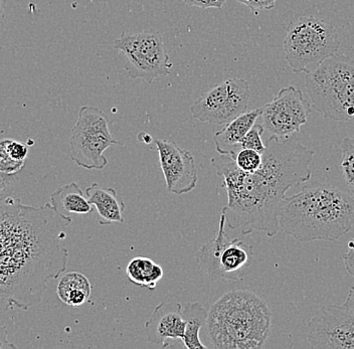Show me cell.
Instances as JSON below:
<instances>
[{"label": "cell", "mask_w": 354, "mask_h": 349, "mask_svg": "<svg viewBox=\"0 0 354 349\" xmlns=\"http://www.w3.org/2000/svg\"><path fill=\"white\" fill-rule=\"evenodd\" d=\"M71 223L52 203L0 198V312L39 304L48 282L64 274L68 252L62 242Z\"/></svg>", "instance_id": "6da1fadb"}, {"label": "cell", "mask_w": 354, "mask_h": 349, "mask_svg": "<svg viewBox=\"0 0 354 349\" xmlns=\"http://www.w3.org/2000/svg\"><path fill=\"white\" fill-rule=\"evenodd\" d=\"M313 158V150L294 136L268 139L262 165L253 173L239 169L232 154L212 158V169L223 178L227 191V205L221 209L225 225L243 235L262 232L275 237L286 192L310 180Z\"/></svg>", "instance_id": "7a4b0ae2"}, {"label": "cell", "mask_w": 354, "mask_h": 349, "mask_svg": "<svg viewBox=\"0 0 354 349\" xmlns=\"http://www.w3.org/2000/svg\"><path fill=\"white\" fill-rule=\"evenodd\" d=\"M279 225L285 234L300 243L336 240L353 229L354 200L332 185H307L286 196Z\"/></svg>", "instance_id": "3957f363"}, {"label": "cell", "mask_w": 354, "mask_h": 349, "mask_svg": "<svg viewBox=\"0 0 354 349\" xmlns=\"http://www.w3.org/2000/svg\"><path fill=\"white\" fill-rule=\"evenodd\" d=\"M272 311L257 294L230 291L212 305L207 333L216 349H257L264 346L271 331Z\"/></svg>", "instance_id": "277c9868"}, {"label": "cell", "mask_w": 354, "mask_h": 349, "mask_svg": "<svg viewBox=\"0 0 354 349\" xmlns=\"http://www.w3.org/2000/svg\"><path fill=\"white\" fill-rule=\"evenodd\" d=\"M312 107L326 119L346 122L354 117V61L333 55L305 79Z\"/></svg>", "instance_id": "5b68a950"}, {"label": "cell", "mask_w": 354, "mask_h": 349, "mask_svg": "<svg viewBox=\"0 0 354 349\" xmlns=\"http://www.w3.org/2000/svg\"><path fill=\"white\" fill-rule=\"evenodd\" d=\"M283 46L291 70L295 74H308L311 66L317 67L336 54L340 41L332 24L314 15H305L289 24Z\"/></svg>", "instance_id": "8992f818"}, {"label": "cell", "mask_w": 354, "mask_h": 349, "mask_svg": "<svg viewBox=\"0 0 354 349\" xmlns=\"http://www.w3.org/2000/svg\"><path fill=\"white\" fill-rule=\"evenodd\" d=\"M225 216L221 214L216 237L198 249L196 260L210 281H239L253 262V247L239 238L231 240L225 233Z\"/></svg>", "instance_id": "52a82bcc"}, {"label": "cell", "mask_w": 354, "mask_h": 349, "mask_svg": "<svg viewBox=\"0 0 354 349\" xmlns=\"http://www.w3.org/2000/svg\"><path fill=\"white\" fill-rule=\"evenodd\" d=\"M119 142L113 138L109 119L99 108L83 106L70 136L71 158L77 167L102 170L108 164L104 152Z\"/></svg>", "instance_id": "ba28073f"}, {"label": "cell", "mask_w": 354, "mask_h": 349, "mask_svg": "<svg viewBox=\"0 0 354 349\" xmlns=\"http://www.w3.org/2000/svg\"><path fill=\"white\" fill-rule=\"evenodd\" d=\"M114 48L125 56V70L132 79H142L150 85L159 77L168 76L174 68L162 35L154 30L122 32Z\"/></svg>", "instance_id": "9c48e42d"}, {"label": "cell", "mask_w": 354, "mask_h": 349, "mask_svg": "<svg viewBox=\"0 0 354 349\" xmlns=\"http://www.w3.org/2000/svg\"><path fill=\"white\" fill-rule=\"evenodd\" d=\"M250 85L245 79L232 78L205 92L190 107L192 117L209 124L225 125L245 112Z\"/></svg>", "instance_id": "30bf717a"}, {"label": "cell", "mask_w": 354, "mask_h": 349, "mask_svg": "<svg viewBox=\"0 0 354 349\" xmlns=\"http://www.w3.org/2000/svg\"><path fill=\"white\" fill-rule=\"evenodd\" d=\"M311 104L302 91L293 86L282 88L271 102L262 108V125L269 138L285 140L300 132L308 121Z\"/></svg>", "instance_id": "8fae6325"}, {"label": "cell", "mask_w": 354, "mask_h": 349, "mask_svg": "<svg viewBox=\"0 0 354 349\" xmlns=\"http://www.w3.org/2000/svg\"><path fill=\"white\" fill-rule=\"evenodd\" d=\"M312 349H354V312L343 305L321 307L308 323Z\"/></svg>", "instance_id": "7c38bea8"}, {"label": "cell", "mask_w": 354, "mask_h": 349, "mask_svg": "<svg viewBox=\"0 0 354 349\" xmlns=\"http://www.w3.org/2000/svg\"><path fill=\"white\" fill-rule=\"evenodd\" d=\"M155 145L167 191L183 196L194 191L198 185V174L192 154L174 141L157 139Z\"/></svg>", "instance_id": "4fadbf2b"}, {"label": "cell", "mask_w": 354, "mask_h": 349, "mask_svg": "<svg viewBox=\"0 0 354 349\" xmlns=\"http://www.w3.org/2000/svg\"><path fill=\"white\" fill-rule=\"evenodd\" d=\"M185 326L183 305L178 302H161L145 323L146 337L150 343L166 348L169 339L183 341Z\"/></svg>", "instance_id": "5bb4252c"}, {"label": "cell", "mask_w": 354, "mask_h": 349, "mask_svg": "<svg viewBox=\"0 0 354 349\" xmlns=\"http://www.w3.org/2000/svg\"><path fill=\"white\" fill-rule=\"evenodd\" d=\"M262 114V108L243 112L231 122L223 126V129L214 133V142L216 152L220 154L236 153V148L240 145L245 134L256 124L259 117Z\"/></svg>", "instance_id": "9a60e30c"}, {"label": "cell", "mask_w": 354, "mask_h": 349, "mask_svg": "<svg viewBox=\"0 0 354 349\" xmlns=\"http://www.w3.org/2000/svg\"><path fill=\"white\" fill-rule=\"evenodd\" d=\"M88 202L96 207L99 224L110 225L113 223H124L125 203L112 187H103L98 183H92L86 189Z\"/></svg>", "instance_id": "2e32d148"}, {"label": "cell", "mask_w": 354, "mask_h": 349, "mask_svg": "<svg viewBox=\"0 0 354 349\" xmlns=\"http://www.w3.org/2000/svg\"><path fill=\"white\" fill-rule=\"evenodd\" d=\"M93 287L87 277L79 272H70L62 276L57 293L63 303L80 307L90 300Z\"/></svg>", "instance_id": "e0dca14e"}, {"label": "cell", "mask_w": 354, "mask_h": 349, "mask_svg": "<svg viewBox=\"0 0 354 349\" xmlns=\"http://www.w3.org/2000/svg\"><path fill=\"white\" fill-rule=\"evenodd\" d=\"M50 203L59 213L66 216L90 214L94 207L76 182L68 183L53 192Z\"/></svg>", "instance_id": "ac0fdd59"}, {"label": "cell", "mask_w": 354, "mask_h": 349, "mask_svg": "<svg viewBox=\"0 0 354 349\" xmlns=\"http://www.w3.org/2000/svg\"><path fill=\"white\" fill-rule=\"evenodd\" d=\"M129 281L141 288L154 290L162 279L165 272L160 265L146 257H135L126 268Z\"/></svg>", "instance_id": "d6986e66"}, {"label": "cell", "mask_w": 354, "mask_h": 349, "mask_svg": "<svg viewBox=\"0 0 354 349\" xmlns=\"http://www.w3.org/2000/svg\"><path fill=\"white\" fill-rule=\"evenodd\" d=\"M183 314L187 323L183 346L187 349L207 348L199 337V332L201 327L207 323L209 311L199 302L192 301L183 305Z\"/></svg>", "instance_id": "ffe728a7"}, {"label": "cell", "mask_w": 354, "mask_h": 349, "mask_svg": "<svg viewBox=\"0 0 354 349\" xmlns=\"http://www.w3.org/2000/svg\"><path fill=\"white\" fill-rule=\"evenodd\" d=\"M340 167L347 191L354 200V137H345L342 140Z\"/></svg>", "instance_id": "44dd1931"}, {"label": "cell", "mask_w": 354, "mask_h": 349, "mask_svg": "<svg viewBox=\"0 0 354 349\" xmlns=\"http://www.w3.org/2000/svg\"><path fill=\"white\" fill-rule=\"evenodd\" d=\"M239 169L248 173H253L263 163V154L253 149L241 148L236 153H231Z\"/></svg>", "instance_id": "7402d4cb"}, {"label": "cell", "mask_w": 354, "mask_h": 349, "mask_svg": "<svg viewBox=\"0 0 354 349\" xmlns=\"http://www.w3.org/2000/svg\"><path fill=\"white\" fill-rule=\"evenodd\" d=\"M10 139L0 140V171L8 174H17L24 169V163L15 160L8 151Z\"/></svg>", "instance_id": "603a6c76"}, {"label": "cell", "mask_w": 354, "mask_h": 349, "mask_svg": "<svg viewBox=\"0 0 354 349\" xmlns=\"http://www.w3.org/2000/svg\"><path fill=\"white\" fill-rule=\"evenodd\" d=\"M264 132L265 129L262 124H254L252 129L243 137L239 147L248 148V149H253L260 152V153H264L267 150V145L264 144L262 139Z\"/></svg>", "instance_id": "cb8c5ba5"}, {"label": "cell", "mask_w": 354, "mask_h": 349, "mask_svg": "<svg viewBox=\"0 0 354 349\" xmlns=\"http://www.w3.org/2000/svg\"><path fill=\"white\" fill-rule=\"evenodd\" d=\"M8 151H10L11 158L15 160L19 161V162H26L28 153V145L10 139V144H8Z\"/></svg>", "instance_id": "d4e9b609"}, {"label": "cell", "mask_w": 354, "mask_h": 349, "mask_svg": "<svg viewBox=\"0 0 354 349\" xmlns=\"http://www.w3.org/2000/svg\"><path fill=\"white\" fill-rule=\"evenodd\" d=\"M243 6H248L252 12L271 10L275 8L277 0H236Z\"/></svg>", "instance_id": "484cf974"}, {"label": "cell", "mask_w": 354, "mask_h": 349, "mask_svg": "<svg viewBox=\"0 0 354 349\" xmlns=\"http://www.w3.org/2000/svg\"><path fill=\"white\" fill-rule=\"evenodd\" d=\"M183 1L187 6H196V8H203V10H207V8L221 10L225 6L227 0H183Z\"/></svg>", "instance_id": "4316f807"}, {"label": "cell", "mask_w": 354, "mask_h": 349, "mask_svg": "<svg viewBox=\"0 0 354 349\" xmlns=\"http://www.w3.org/2000/svg\"><path fill=\"white\" fill-rule=\"evenodd\" d=\"M19 181L17 174H8L0 171V198L6 192L10 191Z\"/></svg>", "instance_id": "83f0119b"}, {"label": "cell", "mask_w": 354, "mask_h": 349, "mask_svg": "<svg viewBox=\"0 0 354 349\" xmlns=\"http://www.w3.org/2000/svg\"><path fill=\"white\" fill-rule=\"evenodd\" d=\"M343 263L347 273L354 277V238L347 244V252L343 256Z\"/></svg>", "instance_id": "f1b7e54d"}, {"label": "cell", "mask_w": 354, "mask_h": 349, "mask_svg": "<svg viewBox=\"0 0 354 349\" xmlns=\"http://www.w3.org/2000/svg\"><path fill=\"white\" fill-rule=\"evenodd\" d=\"M8 330L6 326H0V349L17 348L15 344L11 343L8 338Z\"/></svg>", "instance_id": "f546056e"}, {"label": "cell", "mask_w": 354, "mask_h": 349, "mask_svg": "<svg viewBox=\"0 0 354 349\" xmlns=\"http://www.w3.org/2000/svg\"><path fill=\"white\" fill-rule=\"evenodd\" d=\"M342 305L354 312V286L349 289L346 299H345L344 303Z\"/></svg>", "instance_id": "4dcf8cb0"}, {"label": "cell", "mask_w": 354, "mask_h": 349, "mask_svg": "<svg viewBox=\"0 0 354 349\" xmlns=\"http://www.w3.org/2000/svg\"><path fill=\"white\" fill-rule=\"evenodd\" d=\"M6 0H0V26L3 23L6 17Z\"/></svg>", "instance_id": "1f68e13d"}]
</instances>
